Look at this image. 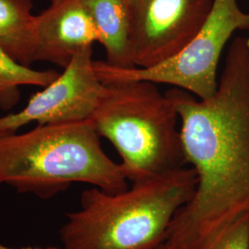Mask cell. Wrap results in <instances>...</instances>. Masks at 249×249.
<instances>
[{"label":"cell","mask_w":249,"mask_h":249,"mask_svg":"<svg viewBox=\"0 0 249 249\" xmlns=\"http://www.w3.org/2000/svg\"><path fill=\"white\" fill-rule=\"evenodd\" d=\"M32 0H0V48L15 61H36V16Z\"/></svg>","instance_id":"cell-10"},{"label":"cell","mask_w":249,"mask_h":249,"mask_svg":"<svg viewBox=\"0 0 249 249\" xmlns=\"http://www.w3.org/2000/svg\"></svg>","instance_id":"cell-15"},{"label":"cell","mask_w":249,"mask_h":249,"mask_svg":"<svg viewBox=\"0 0 249 249\" xmlns=\"http://www.w3.org/2000/svg\"><path fill=\"white\" fill-rule=\"evenodd\" d=\"M98 33V42L104 46L107 61L120 69H133L129 22L124 0H80Z\"/></svg>","instance_id":"cell-9"},{"label":"cell","mask_w":249,"mask_h":249,"mask_svg":"<svg viewBox=\"0 0 249 249\" xmlns=\"http://www.w3.org/2000/svg\"><path fill=\"white\" fill-rule=\"evenodd\" d=\"M93 61L92 47L81 50L57 78L32 96L22 110L0 117V134L16 133L32 122L60 124L90 119L106 90Z\"/></svg>","instance_id":"cell-7"},{"label":"cell","mask_w":249,"mask_h":249,"mask_svg":"<svg viewBox=\"0 0 249 249\" xmlns=\"http://www.w3.org/2000/svg\"><path fill=\"white\" fill-rule=\"evenodd\" d=\"M94 42H98L96 27L80 0H52L36 16V61L65 69Z\"/></svg>","instance_id":"cell-8"},{"label":"cell","mask_w":249,"mask_h":249,"mask_svg":"<svg viewBox=\"0 0 249 249\" xmlns=\"http://www.w3.org/2000/svg\"><path fill=\"white\" fill-rule=\"evenodd\" d=\"M0 249H59L56 248H47V249H33V248H20V249H17V248H10L8 246H4L2 244H0Z\"/></svg>","instance_id":"cell-14"},{"label":"cell","mask_w":249,"mask_h":249,"mask_svg":"<svg viewBox=\"0 0 249 249\" xmlns=\"http://www.w3.org/2000/svg\"><path fill=\"white\" fill-rule=\"evenodd\" d=\"M196 183L195 170L185 166L119 193L85 190L80 209L67 214L60 230L63 249H155L194 196Z\"/></svg>","instance_id":"cell-2"},{"label":"cell","mask_w":249,"mask_h":249,"mask_svg":"<svg viewBox=\"0 0 249 249\" xmlns=\"http://www.w3.org/2000/svg\"><path fill=\"white\" fill-rule=\"evenodd\" d=\"M54 71H36L15 61L0 48V108L9 110L19 100L20 86L45 87L57 76Z\"/></svg>","instance_id":"cell-11"},{"label":"cell","mask_w":249,"mask_h":249,"mask_svg":"<svg viewBox=\"0 0 249 249\" xmlns=\"http://www.w3.org/2000/svg\"><path fill=\"white\" fill-rule=\"evenodd\" d=\"M0 185H1V183H0Z\"/></svg>","instance_id":"cell-16"},{"label":"cell","mask_w":249,"mask_h":249,"mask_svg":"<svg viewBox=\"0 0 249 249\" xmlns=\"http://www.w3.org/2000/svg\"><path fill=\"white\" fill-rule=\"evenodd\" d=\"M105 85L90 119L120 155L127 180L134 183L185 167L178 111L157 84L122 80Z\"/></svg>","instance_id":"cell-4"},{"label":"cell","mask_w":249,"mask_h":249,"mask_svg":"<svg viewBox=\"0 0 249 249\" xmlns=\"http://www.w3.org/2000/svg\"><path fill=\"white\" fill-rule=\"evenodd\" d=\"M155 249H183L170 241L165 240Z\"/></svg>","instance_id":"cell-13"},{"label":"cell","mask_w":249,"mask_h":249,"mask_svg":"<svg viewBox=\"0 0 249 249\" xmlns=\"http://www.w3.org/2000/svg\"><path fill=\"white\" fill-rule=\"evenodd\" d=\"M237 31L249 34V12L237 0H213L200 30L185 47L169 59L150 68L120 69L107 61H93L103 83L146 80L184 89L198 99L210 98L218 86L217 71L223 51Z\"/></svg>","instance_id":"cell-5"},{"label":"cell","mask_w":249,"mask_h":249,"mask_svg":"<svg viewBox=\"0 0 249 249\" xmlns=\"http://www.w3.org/2000/svg\"><path fill=\"white\" fill-rule=\"evenodd\" d=\"M249 213L230 223L199 249H249Z\"/></svg>","instance_id":"cell-12"},{"label":"cell","mask_w":249,"mask_h":249,"mask_svg":"<svg viewBox=\"0 0 249 249\" xmlns=\"http://www.w3.org/2000/svg\"><path fill=\"white\" fill-rule=\"evenodd\" d=\"M100 137L91 119L0 134V183L42 198L72 183L109 193L124 191L128 187L124 170L107 156Z\"/></svg>","instance_id":"cell-3"},{"label":"cell","mask_w":249,"mask_h":249,"mask_svg":"<svg viewBox=\"0 0 249 249\" xmlns=\"http://www.w3.org/2000/svg\"><path fill=\"white\" fill-rule=\"evenodd\" d=\"M129 45L137 68H150L179 53L196 36L213 0H124Z\"/></svg>","instance_id":"cell-6"},{"label":"cell","mask_w":249,"mask_h":249,"mask_svg":"<svg viewBox=\"0 0 249 249\" xmlns=\"http://www.w3.org/2000/svg\"><path fill=\"white\" fill-rule=\"evenodd\" d=\"M165 94L178 111L187 164L197 178L166 240L199 249L249 213V34L231 41L213 96L198 99L178 88Z\"/></svg>","instance_id":"cell-1"}]
</instances>
